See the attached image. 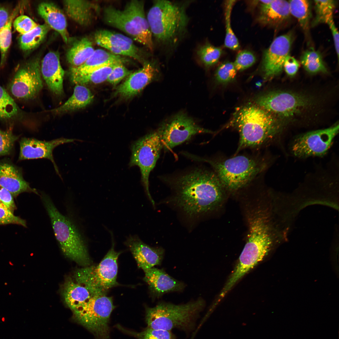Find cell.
Returning <instances> with one entry per match:
<instances>
[{
	"label": "cell",
	"instance_id": "cell-1",
	"mask_svg": "<svg viewBox=\"0 0 339 339\" xmlns=\"http://www.w3.org/2000/svg\"><path fill=\"white\" fill-rule=\"evenodd\" d=\"M170 180L177 205L190 217L215 209L223 200L226 190L213 170L203 168L188 170Z\"/></svg>",
	"mask_w": 339,
	"mask_h": 339
},
{
	"label": "cell",
	"instance_id": "cell-2",
	"mask_svg": "<svg viewBox=\"0 0 339 339\" xmlns=\"http://www.w3.org/2000/svg\"><path fill=\"white\" fill-rule=\"evenodd\" d=\"M230 126L239 134L238 147L234 155L242 150H259L274 141L282 129L273 115L259 106L249 105L236 112Z\"/></svg>",
	"mask_w": 339,
	"mask_h": 339
},
{
	"label": "cell",
	"instance_id": "cell-3",
	"mask_svg": "<svg viewBox=\"0 0 339 339\" xmlns=\"http://www.w3.org/2000/svg\"><path fill=\"white\" fill-rule=\"evenodd\" d=\"M189 158L209 164L225 189L231 191L241 189L254 181L266 169L268 163L265 157L259 153L212 158L190 154Z\"/></svg>",
	"mask_w": 339,
	"mask_h": 339
},
{
	"label": "cell",
	"instance_id": "cell-4",
	"mask_svg": "<svg viewBox=\"0 0 339 339\" xmlns=\"http://www.w3.org/2000/svg\"><path fill=\"white\" fill-rule=\"evenodd\" d=\"M188 3L153 1L147 19L152 36L161 45L174 47L186 34L189 21L186 12Z\"/></svg>",
	"mask_w": 339,
	"mask_h": 339
},
{
	"label": "cell",
	"instance_id": "cell-5",
	"mask_svg": "<svg viewBox=\"0 0 339 339\" xmlns=\"http://www.w3.org/2000/svg\"><path fill=\"white\" fill-rule=\"evenodd\" d=\"M40 196L63 254L80 265H89L90 260L86 243L76 226L59 212L48 195L41 192Z\"/></svg>",
	"mask_w": 339,
	"mask_h": 339
},
{
	"label": "cell",
	"instance_id": "cell-6",
	"mask_svg": "<svg viewBox=\"0 0 339 339\" xmlns=\"http://www.w3.org/2000/svg\"><path fill=\"white\" fill-rule=\"evenodd\" d=\"M205 305L201 298L180 305L160 302L153 307L146 308L148 327L168 331L175 328L186 331L191 330Z\"/></svg>",
	"mask_w": 339,
	"mask_h": 339
},
{
	"label": "cell",
	"instance_id": "cell-7",
	"mask_svg": "<svg viewBox=\"0 0 339 339\" xmlns=\"http://www.w3.org/2000/svg\"><path fill=\"white\" fill-rule=\"evenodd\" d=\"M144 5L143 1L135 0L128 3L123 10L109 6L104 10V19L109 25L123 31L152 51V35Z\"/></svg>",
	"mask_w": 339,
	"mask_h": 339
},
{
	"label": "cell",
	"instance_id": "cell-8",
	"mask_svg": "<svg viewBox=\"0 0 339 339\" xmlns=\"http://www.w3.org/2000/svg\"><path fill=\"white\" fill-rule=\"evenodd\" d=\"M111 237V247L99 264L78 269L74 274L75 281L85 287L92 296L105 295L117 284V260L121 252L115 250Z\"/></svg>",
	"mask_w": 339,
	"mask_h": 339
},
{
	"label": "cell",
	"instance_id": "cell-9",
	"mask_svg": "<svg viewBox=\"0 0 339 339\" xmlns=\"http://www.w3.org/2000/svg\"><path fill=\"white\" fill-rule=\"evenodd\" d=\"M115 307L111 297L94 295L73 312L76 321L93 333L96 339H109V323Z\"/></svg>",
	"mask_w": 339,
	"mask_h": 339
},
{
	"label": "cell",
	"instance_id": "cell-10",
	"mask_svg": "<svg viewBox=\"0 0 339 339\" xmlns=\"http://www.w3.org/2000/svg\"><path fill=\"white\" fill-rule=\"evenodd\" d=\"M163 147L157 130L135 141L131 147V156L129 165L138 166L143 185L152 205L154 202L149 190V175L159 159Z\"/></svg>",
	"mask_w": 339,
	"mask_h": 339
},
{
	"label": "cell",
	"instance_id": "cell-11",
	"mask_svg": "<svg viewBox=\"0 0 339 339\" xmlns=\"http://www.w3.org/2000/svg\"><path fill=\"white\" fill-rule=\"evenodd\" d=\"M40 60L34 59L20 66L10 78L6 90L16 102L35 99L43 87Z\"/></svg>",
	"mask_w": 339,
	"mask_h": 339
},
{
	"label": "cell",
	"instance_id": "cell-12",
	"mask_svg": "<svg viewBox=\"0 0 339 339\" xmlns=\"http://www.w3.org/2000/svg\"><path fill=\"white\" fill-rule=\"evenodd\" d=\"M157 131L163 148L166 151L170 150L196 135L214 133V132L201 127L193 119L181 112L164 122Z\"/></svg>",
	"mask_w": 339,
	"mask_h": 339
},
{
	"label": "cell",
	"instance_id": "cell-13",
	"mask_svg": "<svg viewBox=\"0 0 339 339\" xmlns=\"http://www.w3.org/2000/svg\"><path fill=\"white\" fill-rule=\"evenodd\" d=\"M339 131V125L329 128L309 132L295 138L291 145V151L296 156L305 158L321 156L330 148Z\"/></svg>",
	"mask_w": 339,
	"mask_h": 339
},
{
	"label": "cell",
	"instance_id": "cell-14",
	"mask_svg": "<svg viewBox=\"0 0 339 339\" xmlns=\"http://www.w3.org/2000/svg\"><path fill=\"white\" fill-rule=\"evenodd\" d=\"M258 106L273 115L289 117L300 111L309 104L304 96L289 92L274 91L258 97Z\"/></svg>",
	"mask_w": 339,
	"mask_h": 339
},
{
	"label": "cell",
	"instance_id": "cell-15",
	"mask_svg": "<svg viewBox=\"0 0 339 339\" xmlns=\"http://www.w3.org/2000/svg\"><path fill=\"white\" fill-rule=\"evenodd\" d=\"M293 40L292 33L276 38L264 51L261 68L265 78H271L281 73L286 57L289 55Z\"/></svg>",
	"mask_w": 339,
	"mask_h": 339
},
{
	"label": "cell",
	"instance_id": "cell-16",
	"mask_svg": "<svg viewBox=\"0 0 339 339\" xmlns=\"http://www.w3.org/2000/svg\"><path fill=\"white\" fill-rule=\"evenodd\" d=\"M75 139L61 138L49 141H42L34 138L24 137L20 142V160L46 159L52 163L55 171L60 176L58 168L54 160L53 152L57 146L78 141Z\"/></svg>",
	"mask_w": 339,
	"mask_h": 339
},
{
	"label": "cell",
	"instance_id": "cell-17",
	"mask_svg": "<svg viewBox=\"0 0 339 339\" xmlns=\"http://www.w3.org/2000/svg\"><path fill=\"white\" fill-rule=\"evenodd\" d=\"M96 43L119 56H125L142 61L143 58L132 39L122 34L107 30L97 31L94 35Z\"/></svg>",
	"mask_w": 339,
	"mask_h": 339
},
{
	"label": "cell",
	"instance_id": "cell-18",
	"mask_svg": "<svg viewBox=\"0 0 339 339\" xmlns=\"http://www.w3.org/2000/svg\"><path fill=\"white\" fill-rule=\"evenodd\" d=\"M160 73L156 64L145 63L143 67L131 73L118 88L116 93L125 98H130L141 91L152 80L159 79Z\"/></svg>",
	"mask_w": 339,
	"mask_h": 339
},
{
	"label": "cell",
	"instance_id": "cell-19",
	"mask_svg": "<svg viewBox=\"0 0 339 339\" xmlns=\"http://www.w3.org/2000/svg\"><path fill=\"white\" fill-rule=\"evenodd\" d=\"M125 244L135 259L138 266L143 270L153 267L161 262L164 251L161 248L151 247L136 235H130Z\"/></svg>",
	"mask_w": 339,
	"mask_h": 339
},
{
	"label": "cell",
	"instance_id": "cell-20",
	"mask_svg": "<svg viewBox=\"0 0 339 339\" xmlns=\"http://www.w3.org/2000/svg\"><path fill=\"white\" fill-rule=\"evenodd\" d=\"M40 70L51 91L56 95H62L64 71L61 65L58 53L53 51L47 53L41 61Z\"/></svg>",
	"mask_w": 339,
	"mask_h": 339
},
{
	"label": "cell",
	"instance_id": "cell-21",
	"mask_svg": "<svg viewBox=\"0 0 339 339\" xmlns=\"http://www.w3.org/2000/svg\"><path fill=\"white\" fill-rule=\"evenodd\" d=\"M143 271L144 280L156 297L161 296L169 292L180 291L185 286L184 283L173 278L162 269L153 267Z\"/></svg>",
	"mask_w": 339,
	"mask_h": 339
},
{
	"label": "cell",
	"instance_id": "cell-22",
	"mask_svg": "<svg viewBox=\"0 0 339 339\" xmlns=\"http://www.w3.org/2000/svg\"><path fill=\"white\" fill-rule=\"evenodd\" d=\"M0 186L9 191L13 197L24 192H33L40 196L24 179L15 166L7 162L0 163Z\"/></svg>",
	"mask_w": 339,
	"mask_h": 339
},
{
	"label": "cell",
	"instance_id": "cell-23",
	"mask_svg": "<svg viewBox=\"0 0 339 339\" xmlns=\"http://www.w3.org/2000/svg\"><path fill=\"white\" fill-rule=\"evenodd\" d=\"M290 13L288 1L272 0L269 3H261L258 17L262 24L277 27L289 20Z\"/></svg>",
	"mask_w": 339,
	"mask_h": 339
},
{
	"label": "cell",
	"instance_id": "cell-24",
	"mask_svg": "<svg viewBox=\"0 0 339 339\" xmlns=\"http://www.w3.org/2000/svg\"><path fill=\"white\" fill-rule=\"evenodd\" d=\"M126 61L121 56L102 49H97L94 50L91 56L82 65L70 67V77L84 74L112 64L123 63Z\"/></svg>",
	"mask_w": 339,
	"mask_h": 339
},
{
	"label": "cell",
	"instance_id": "cell-25",
	"mask_svg": "<svg viewBox=\"0 0 339 339\" xmlns=\"http://www.w3.org/2000/svg\"><path fill=\"white\" fill-rule=\"evenodd\" d=\"M37 10L46 24L57 32L64 42L67 43L69 37L66 19L63 11L55 5L49 2L40 3Z\"/></svg>",
	"mask_w": 339,
	"mask_h": 339
},
{
	"label": "cell",
	"instance_id": "cell-26",
	"mask_svg": "<svg viewBox=\"0 0 339 339\" xmlns=\"http://www.w3.org/2000/svg\"><path fill=\"white\" fill-rule=\"evenodd\" d=\"M63 4L67 16L83 26L89 24L93 20L94 14L99 10L97 5L87 0H64Z\"/></svg>",
	"mask_w": 339,
	"mask_h": 339
},
{
	"label": "cell",
	"instance_id": "cell-27",
	"mask_svg": "<svg viewBox=\"0 0 339 339\" xmlns=\"http://www.w3.org/2000/svg\"><path fill=\"white\" fill-rule=\"evenodd\" d=\"M27 113L22 110L8 93L0 85V121L12 126L24 121Z\"/></svg>",
	"mask_w": 339,
	"mask_h": 339
},
{
	"label": "cell",
	"instance_id": "cell-28",
	"mask_svg": "<svg viewBox=\"0 0 339 339\" xmlns=\"http://www.w3.org/2000/svg\"><path fill=\"white\" fill-rule=\"evenodd\" d=\"M62 294L65 303L72 311L81 306L92 296L85 287L71 277L66 280Z\"/></svg>",
	"mask_w": 339,
	"mask_h": 339
},
{
	"label": "cell",
	"instance_id": "cell-29",
	"mask_svg": "<svg viewBox=\"0 0 339 339\" xmlns=\"http://www.w3.org/2000/svg\"><path fill=\"white\" fill-rule=\"evenodd\" d=\"M94 95L87 87L76 85L72 95L63 104L50 110L55 114L73 111L86 107L93 101Z\"/></svg>",
	"mask_w": 339,
	"mask_h": 339
},
{
	"label": "cell",
	"instance_id": "cell-30",
	"mask_svg": "<svg viewBox=\"0 0 339 339\" xmlns=\"http://www.w3.org/2000/svg\"><path fill=\"white\" fill-rule=\"evenodd\" d=\"M94 51L90 40L87 38H83L75 42L68 50L67 60L71 67H78L83 64Z\"/></svg>",
	"mask_w": 339,
	"mask_h": 339
},
{
	"label": "cell",
	"instance_id": "cell-31",
	"mask_svg": "<svg viewBox=\"0 0 339 339\" xmlns=\"http://www.w3.org/2000/svg\"><path fill=\"white\" fill-rule=\"evenodd\" d=\"M50 29V27L46 23L38 25L31 31L22 35L19 39L21 49L27 51L36 47L44 40Z\"/></svg>",
	"mask_w": 339,
	"mask_h": 339
},
{
	"label": "cell",
	"instance_id": "cell-32",
	"mask_svg": "<svg viewBox=\"0 0 339 339\" xmlns=\"http://www.w3.org/2000/svg\"><path fill=\"white\" fill-rule=\"evenodd\" d=\"M288 2L290 14L297 19L303 30L307 31L311 15L309 1L292 0Z\"/></svg>",
	"mask_w": 339,
	"mask_h": 339
},
{
	"label": "cell",
	"instance_id": "cell-33",
	"mask_svg": "<svg viewBox=\"0 0 339 339\" xmlns=\"http://www.w3.org/2000/svg\"><path fill=\"white\" fill-rule=\"evenodd\" d=\"M300 61L304 69L309 73H326L327 72L320 53L314 49L305 51L301 56Z\"/></svg>",
	"mask_w": 339,
	"mask_h": 339
},
{
	"label": "cell",
	"instance_id": "cell-34",
	"mask_svg": "<svg viewBox=\"0 0 339 339\" xmlns=\"http://www.w3.org/2000/svg\"><path fill=\"white\" fill-rule=\"evenodd\" d=\"M117 63L107 66L87 74L70 77V78L71 82L76 85H83L89 83H100L107 80L114 67Z\"/></svg>",
	"mask_w": 339,
	"mask_h": 339
},
{
	"label": "cell",
	"instance_id": "cell-35",
	"mask_svg": "<svg viewBox=\"0 0 339 339\" xmlns=\"http://www.w3.org/2000/svg\"><path fill=\"white\" fill-rule=\"evenodd\" d=\"M315 16L312 23L313 26L326 23L333 19V13L336 7L334 0H314Z\"/></svg>",
	"mask_w": 339,
	"mask_h": 339
},
{
	"label": "cell",
	"instance_id": "cell-36",
	"mask_svg": "<svg viewBox=\"0 0 339 339\" xmlns=\"http://www.w3.org/2000/svg\"><path fill=\"white\" fill-rule=\"evenodd\" d=\"M235 0H227L225 3V19L226 35L224 40L225 46L233 50L239 49L240 45L231 26V17L233 6Z\"/></svg>",
	"mask_w": 339,
	"mask_h": 339
},
{
	"label": "cell",
	"instance_id": "cell-37",
	"mask_svg": "<svg viewBox=\"0 0 339 339\" xmlns=\"http://www.w3.org/2000/svg\"><path fill=\"white\" fill-rule=\"evenodd\" d=\"M222 52L220 47L207 43L198 48L196 54L201 63L206 67H209L217 63Z\"/></svg>",
	"mask_w": 339,
	"mask_h": 339
},
{
	"label": "cell",
	"instance_id": "cell-38",
	"mask_svg": "<svg viewBox=\"0 0 339 339\" xmlns=\"http://www.w3.org/2000/svg\"><path fill=\"white\" fill-rule=\"evenodd\" d=\"M116 327L123 332L135 337L138 339H176L170 331L154 329L147 327L141 332H136L126 329L119 325Z\"/></svg>",
	"mask_w": 339,
	"mask_h": 339
},
{
	"label": "cell",
	"instance_id": "cell-39",
	"mask_svg": "<svg viewBox=\"0 0 339 339\" xmlns=\"http://www.w3.org/2000/svg\"><path fill=\"white\" fill-rule=\"evenodd\" d=\"M17 13L16 10L13 12L9 16L6 24L0 29V67H3L4 64L6 55L11 45L12 22Z\"/></svg>",
	"mask_w": 339,
	"mask_h": 339
},
{
	"label": "cell",
	"instance_id": "cell-40",
	"mask_svg": "<svg viewBox=\"0 0 339 339\" xmlns=\"http://www.w3.org/2000/svg\"><path fill=\"white\" fill-rule=\"evenodd\" d=\"M237 71L233 62H223L218 67L216 70V80L220 83L229 82L235 78Z\"/></svg>",
	"mask_w": 339,
	"mask_h": 339
},
{
	"label": "cell",
	"instance_id": "cell-41",
	"mask_svg": "<svg viewBox=\"0 0 339 339\" xmlns=\"http://www.w3.org/2000/svg\"><path fill=\"white\" fill-rule=\"evenodd\" d=\"M18 138L11 129L3 130L0 128V156L9 154Z\"/></svg>",
	"mask_w": 339,
	"mask_h": 339
},
{
	"label": "cell",
	"instance_id": "cell-42",
	"mask_svg": "<svg viewBox=\"0 0 339 339\" xmlns=\"http://www.w3.org/2000/svg\"><path fill=\"white\" fill-rule=\"evenodd\" d=\"M14 224L27 227L25 220L15 216L13 212L0 201V225Z\"/></svg>",
	"mask_w": 339,
	"mask_h": 339
},
{
	"label": "cell",
	"instance_id": "cell-43",
	"mask_svg": "<svg viewBox=\"0 0 339 339\" xmlns=\"http://www.w3.org/2000/svg\"><path fill=\"white\" fill-rule=\"evenodd\" d=\"M256 60V57L252 52L244 50L238 54L233 63L237 71H242L252 66Z\"/></svg>",
	"mask_w": 339,
	"mask_h": 339
},
{
	"label": "cell",
	"instance_id": "cell-44",
	"mask_svg": "<svg viewBox=\"0 0 339 339\" xmlns=\"http://www.w3.org/2000/svg\"><path fill=\"white\" fill-rule=\"evenodd\" d=\"M38 25L30 18L25 15L18 17L13 22L14 28L21 35L28 33Z\"/></svg>",
	"mask_w": 339,
	"mask_h": 339
},
{
	"label": "cell",
	"instance_id": "cell-45",
	"mask_svg": "<svg viewBox=\"0 0 339 339\" xmlns=\"http://www.w3.org/2000/svg\"><path fill=\"white\" fill-rule=\"evenodd\" d=\"M123 63L119 62L115 65L107 78V80L109 83L116 84L131 74V72L125 67Z\"/></svg>",
	"mask_w": 339,
	"mask_h": 339
},
{
	"label": "cell",
	"instance_id": "cell-46",
	"mask_svg": "<svg viewBox=\"0 0 339 339\" xmlns=\"http://www.w3.org/2000/svg\"><path fill=\"white\" fill-rule=\"evenodd\" d=\"M299 65V63L294 58L289 55L284 61L283 69L288 75L293 76L296 74Z\"/></svg>",
	"mask_w": 339,
	"mask_h": 339
},
{
	"label": "cell",
	"instance_id": "cell-47",
	"mask_svg": "<svg viewBox=\"0 0 339 339\" xmlns=\"http://www.w3.org/2000/svg\"><path fill=\"white\" fill-rule=\"evenodd\" d=\"M0 201L6 205L13 212L16 208L13 195L8 190L1 186Z\"/></svg>",
	"mask_w": 339,
	"mask_h": 339
},
{
	"label": "cell",
	"instance_id": "cell-48",
	"mask_svg": "<svg viewBox=\"0 0 339 339\" xmlns=\"http://www.w3.org/2000/svg\"><path fill=\"white\" fill-rule=\"evenodd\" d=\"M331 31L335 47L338 58H339V33L335 24L333 19H332L326 23Z\"/></svg>",
	"mask_w": 339,
	"mask_h": 339
},
{
	"label": "cell",
	"instance_id": "cell-49",
	"mask_svg": "<svg viewBox=\"0 0 339 339\" xmlns=\"http://www.w3.org/2000/svg\"><path fill=\"white\" fill-rule=\"evenodd\" d=\"M9 16L7 11L4 8L0 6V29L6 24Z\"/></svg>",
	"mask_w": 339,
	"mask_h": 339
},
{
	"label": "cell",
	"instance_id": "cell-50",
	"mask_svg": "<svg viewBox=\"0 0 339 339\" xmlns=\"http://www.w3.org/2000/svg\"><path fill=\"white\" fill-rule=\"evenodd\" d=\"M9 264L10 265H11V266H13V263H12L11 261H9Z\"/></svg>",
	"mask_w": 339,
	"mask_h": 339
}]
</instances>
